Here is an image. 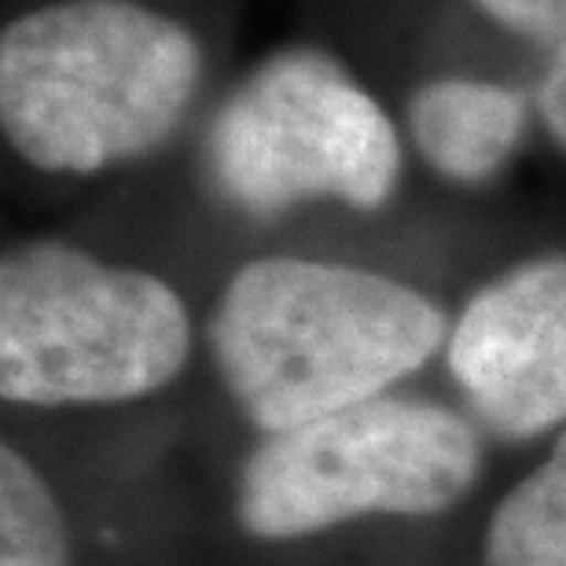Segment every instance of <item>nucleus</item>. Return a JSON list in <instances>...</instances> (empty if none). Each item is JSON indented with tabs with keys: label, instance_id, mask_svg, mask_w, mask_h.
I'll list each match as a JSON object with an SVG mask.
<instances>
[{
	"label": "nucleus",
	"instance_id": "f03ea898",
	"mask_svg": "<svg viewBox=\"0 0 566 566\" xmlns=\"http://www.w3.org/2000/svg\"><path fill=\"white\" fill-rule=\"evenodd\" d=\"M202 44L140 0H60L0 33V126L44 174H99L163 147L202 82Z\"/></svg>",
	"mask_w": 566,
	"mask_h": 566
},
{
	"label": "nucleus",
	"instance_id": "6e6552de",
	"mask_svg": "<svg viewBox=\"0 0 566 566\" xmlns=\"http://www.w3.org/2000/svg\"><path fill=\"white\" fill-rule=\"evenodd\" d=\"M485 566H566V434L496 504L485 530Z\"/></svg>",
	"mask_w": 566,
	"mask_h": 566
},
{
	"label": "nucleus",
	"instance_id": "0eeeda50",
	"mask_svg": "<svg viewBox=\"0 0 566 566\" xmlns=\"http://www.w3.org/2000/svg\"><path fill=\"white\" fill-rule=\"evenodd\" d=\"M526 99L474 77H434L409 99V133L423 163L457 185H482L512 158Z\"/></svg>",
	"mask_w": 566,
	"mask_h": 566
},
{
	"label": "nucleus",
	"instance_id": "423d86ee",
	"mask_svg": "<svg viewBox=\"0 0 566 566\" xmlns=\"http://www.w3.org/2000/svg\"><path fill=\"white\" fill-rule=\"evenodd\" d=\"M449 371L496 438L526 441L566 423V254L485 283L449 332Z\"/></svg>",
	"mask_w": 566,
	"mask_h": 566
},
{
	"label": "nucleus",
	"instance_id": "1a4fd4ad",
	"mask_svg": "<svg viewBox=\"0 0 566 566\" xmlns=\"http://www.w3.org/2000/svg\"><path fill=\"white\" fill-rule=\"evenodd\" d=\"M0 566H71L60 504L15 446L0 452Z\"/></svg>",
	"mask_w": 566,
	"mask_h": 566
},
{
	"label": "nucleus",
	"instance_id": "f257e3e1",
	"mask_svg": "<svg viewBox=\"0 0 566 566\" xmlns=\"http://www.w3.org/2000/svg\"><path fill=\"white\" fill-rule=\"evenodd\" d=\"M446 335L441 305L409 283L310 258L247 262L210 316L213 365L265 434L382 398Z\"/></svg>",
	"mask_w": 566,
	"mask_h": 566
},
{
	"label": "nucleus",
	"instance_id": "9d476101",
	"mask_svg": "<svg viewBox=\"0 0 566 566\" xmlns=\"http://www.w3.org/2000/svg\"><path fill=\"white\" fill-rule=\"evenodd\" d=\"M493 22L515 38L552 44L566 30V0H474Z\"/></svg>",
	"mask_w": 566,
	"mask_h": 566
},
{
	"label": "nucleus",
	"instance_id": "20e7f679",
	"mask_svg": "<svg viewBox=\"0 0 566 566\" xmlns=\"http://www.w3.org/2000/svg\"><path fill=\"white\" fill-rule=\"evenodd\" d=\"M482 468L471 420L446 405L371 398L269 434L240 474L251 537L291 541L365 515H441Z\"/></svg>",
	"mask_w": 566,
	"mask_h": 566
},
{
	"label": "nucleus",
	"instance_id": "9b49d317",
	"mask_svg": "<svg viewBox=\"0 0 566 566\" xmlns=\"http://www.w3.org/2000/svg\"><path fill=\"white\" fill-rule=\"evenodd\" d=\"M537 111L548 137L566 151V30L548 44V66L537 85Z\"/></svg>",
	"mask_w": 566,
	"mask_h": 566
},
{
	"label": "nucleus",
	"instance_id": "7ed1b4c3",
	"mask_svg": "<svg viewBox=\"0 0 566 566\" xmlns=\"http://www.w3.org/2000/svg\"><path fill=\"white\" fill-rule=\"evenodd\" d=\"M191 327L177 291L63 240L0 262V394L11 405H115L169 387Z\"/></svg>",
	"mask_w": 566,
	"mask_h": 566
},
{
	"label": "nucleus",
	"instance_id": "39448f33",
	"mask_svg": "<svg viewBox=\"0 0 566 566\" xmlns=\"http://www.w3.org/2000/svg\"><path fill=\"white\" fill-rule=\"evenodd\" d=\"M207 166L235 210L254 218L305 199L379 210L401 177L394 122L324 49H280L262 60L210 122Z\"/></svg>",
	"mask_w": 566,
	"mask_h": 566
}]
</instances>
